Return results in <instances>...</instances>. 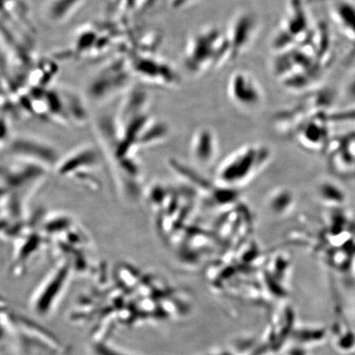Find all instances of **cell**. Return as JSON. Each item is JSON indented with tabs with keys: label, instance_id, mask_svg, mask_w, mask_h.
Instances as JSON below:
<instances>
[{
	"label": "cell",
	"instance_id": "obj_10",
	"mask_svg": "<svg viewBox=\"0 0 355 355\" xmlns=\"http://www.w3.org/2000/svg\"><path fill=\"white\" fill-rule=\"evenodd\" d=\"M354 270H355V265H354Z\"/></svg>",
	"mask_w": 355,
	"mask_h": 355
},
{
	"label": "cell",
	"instance_id": "obj_7",
	"mask_svg": "<svg viewBox=\"0 0 355 355\" xmlns=\"http://www.w3.org/2000/svg\"><path fill=\"white\" fill-rule=\"evenodd\" d=\"M337 10L338 19L341 25L348 33L355 35V10L349 4H340Z\"/></svg>",
	"mask_w": 355,
	"mask_h": 355
},
{
	"label": "cell",
	"instance_id": "obj_4",
	"mask_svg": "<svg viewBox=\"0 0 355 355\" xmlns=\"http://www.w3.org/2000/svg\"><path fill=\"white\" fill-rule=\"evenodd\" d=\"M295 202V194L292 191L282 187L270 193L268 205L275 216H285L294 209Z\"/></svg>",
	"mask_w": 355,
	"mask_h": 355
},
{
	"label": "cell",
	"instance_id": "obj_8",
	"mask_svg": "<svg viewBox=\"0 0 355 355\" xmlns=\"http://www.w3.org/2000/svg\"><path fill=\"white\" fill-rule=\"evenodd\" d=\"M327 117L331 123L355 122V105L349 106L343 110L336 111L335 113H328Z\"/></svg>",
	"mask_w": 355,
	"mask_h": 355
},
{
	"label": "cell",
	"instance_id": "obj_9",
	"mask_svg": "<svg viewBox=\"0 0 355 355\" xmlns=\"http://www.w3.org/2000/svg\"><path fill=\"white\" fill-rule=\"evenodd\" d=\"M345 98L349 103V106L355 105V75L349 80L345 88Z\"/></svg>",
	"mask_w": 355,
	"mask_h": 355
},
{
	"label": "cell",
	"instance_id": "obj_1",
	"mask_svg": "<svg viewBox=\"0 0 355 355\" xmlns=\"http://www.w3.org/2000/svg\"><path fill=\"white\" fill-rule=\"evenodd\" d=\"M270 157L263 146H247L235 153L221 167L220 177L225 184L241 185L259 173Z\"/></svg>",
	"mask_w": 355,
	"mask_h": 355
},
{
	"label": "cell",
	"instance_id": "obj_6",
	"mask_svg": "<svg viewBox=\"0 0 355 355\" xmlns=\"http://www.w3.org/2000/svg\"><path fill=\"white\" fill-rule=\"evenodd\" d=\"M318 195L323 203L328 206H340L345 202L346 196L343 188L331 181L322 182L318 186Z\"/></svg>",
	"mask_w": 355,
	"mask_h": 355
},
{
	"label": "cell",
	"instance_id": "obj_3",
	"mask_svg": "<svg viewBox=\"0 0 355 355\" xmlns=\"http://www.w3.org/2000/svg\"><path fill=\"white\" fill-rule=\"evenodd\" d=\"M327 150L331 153L329 163L336 174L344 177L355 175V135L331 141Z\"/></svg>",
	"mask_w": 355,
	"mask_h": 355
},
{
	"label": "cell",
	"instance_id": "obj_5",
	"mask_svg": "<svg viewBox=\"0 0 355 355\" xmlns=\"http://www.w3.org/2000/svg\"><path fill=\"white\" fill-rule=\"evenodd\" d=\"M243 85L241 84L238 92H234V97L239 104L247 108L256 107L263 101L259 85L252 78L247 76L242 77Z\"/></svg>",
	"mask_w": 355,
	"mask_h": 355
},
{
	"label": "cell",
	"instance_id": "obj_2",
	"mask_svg": "<svg viewBox=\"0 0 355 355\" xmlns=\"http://www.w3.org/2000/svg\"><path fill=\"white\" fill-rule=\"evenodd\" d=\"M328 113H319L302 123L294 135L296 141L304 149L311 152L327 150L331 143Z\"/></svg>",
	"mask_w": 355,
	"mask_h": 355
}]
</instances>
